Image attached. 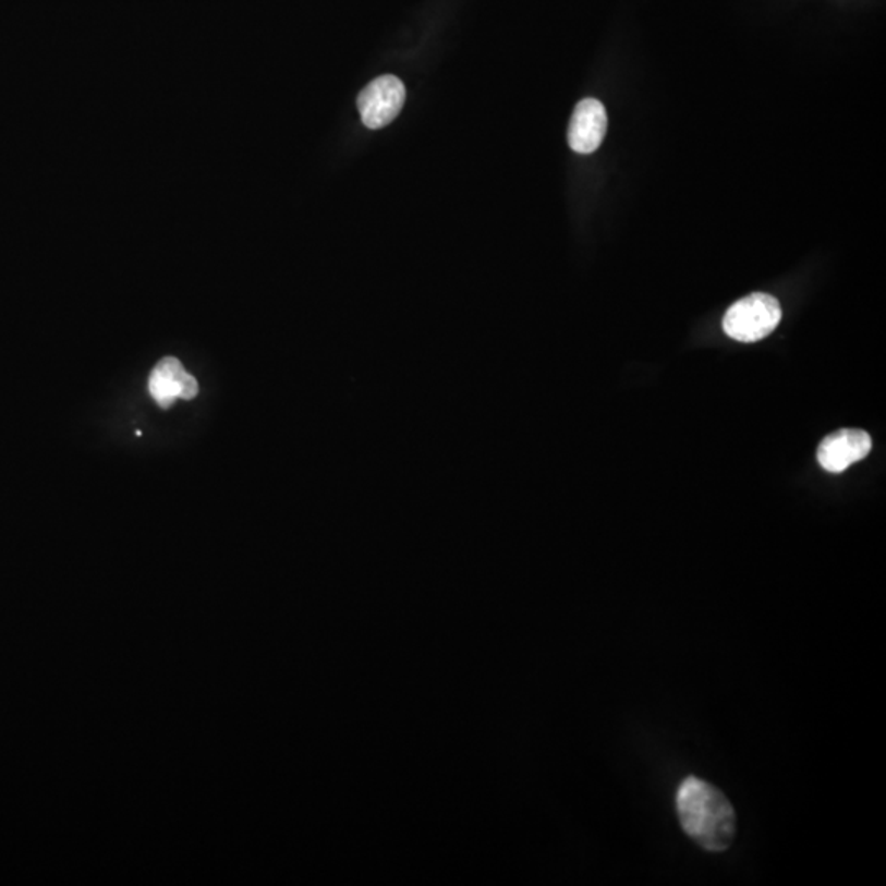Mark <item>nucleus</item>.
Listing matches in <instances>:
<instances>
[{
    "label": "nucleus",
    "instance_id": "3",
    "mask_svg": "<svg viewBox=\"0 0 886 886\" xmlns=\"http://www.w3.org/2000/svg\"><path fill=\"white\" fill-rule=\"evenodd\" d=\"M404 102V84L391 74L372 81L356 100L362 122L372 130L389 125L399 116Z\"/></svg>",
    "mask_w": 886,
    "mask_h": 886
},
{
    "label": "nucleus",
    "instance_id": "4",
    "mask_svg": "<svg viewBox=\"0 0 886 886\" xmlns=\"http://www.w3.org/2000/svg\"><path fill=\"white\" fill-rule=\"evenodd\" d=\"M872 450V438L860 428H840L827 435L817 449V462L826 472L842 473L862 462Z\"/></svg>",
    "mask_w": 886,
    "mask_h": 886
},
{
    "label": "nucleus",
    "instance_id": "2",
    "mask_svg": "<svg viewBox=\"0 0 886 886\" xmlns=\"http://www.w3.org/2000/svg\"><path fill=\"white\" fill-rule=\"evenodd\" d=\"M781 320V306L774 295L755 292L729 307L723 329L737 342L752 343L770 336Z\"/></svg>",
    "mask_w": 886,
    "mask_h": 886
},
{
    "label": "nucleus",
    "instance_id": "6",
    "mask_svg": "<svg viewBox=\"0 0 886 886\" xmlns=\"http://www.w3.org/2000/svg\"><path fill=\"white\" fill-rule=\"evenodd\" d=\"M148 389L163 409L171 408L178 398L194 399L199 392L194 376L187 375L180 360L174 356H168L158 363L157 368L151 372Z\"/></svg>",
    "mask_w": 886,
    "mask_h": 886
},
{
    "label": "nucleus",
    "instance_id": "1",
    "mask_svg": "<svg viewBox=\"0 0 886 886\" xmlns=\"http://www.w3.org/2000/svg\"><path fill=\"white\" fill-rule=\"evenodd\" d=\"M677 811L684 833L703 849L723 852L736 836V813L713 785L696 777L678 788Z\"/></svg>",
    "mask_w": 886,
    "mask_h": 886
},
{
    "label": "nucleus",
    "instance_id": "5",
    "mask_svg": "<svg viewBox=\"0 0 886 886\" xmlns=\"http://www.w3.org/2000/svg\"><path fill=\"white\" fill-rule=\"evenodd\" d=\"M608 130V113L598 99H587L578 102L568 129V143L571 150L581 155H590L598 150Z\"/></svg>",
    "mask_w": 886,
    "mask_h": 886
}]
</instances>
